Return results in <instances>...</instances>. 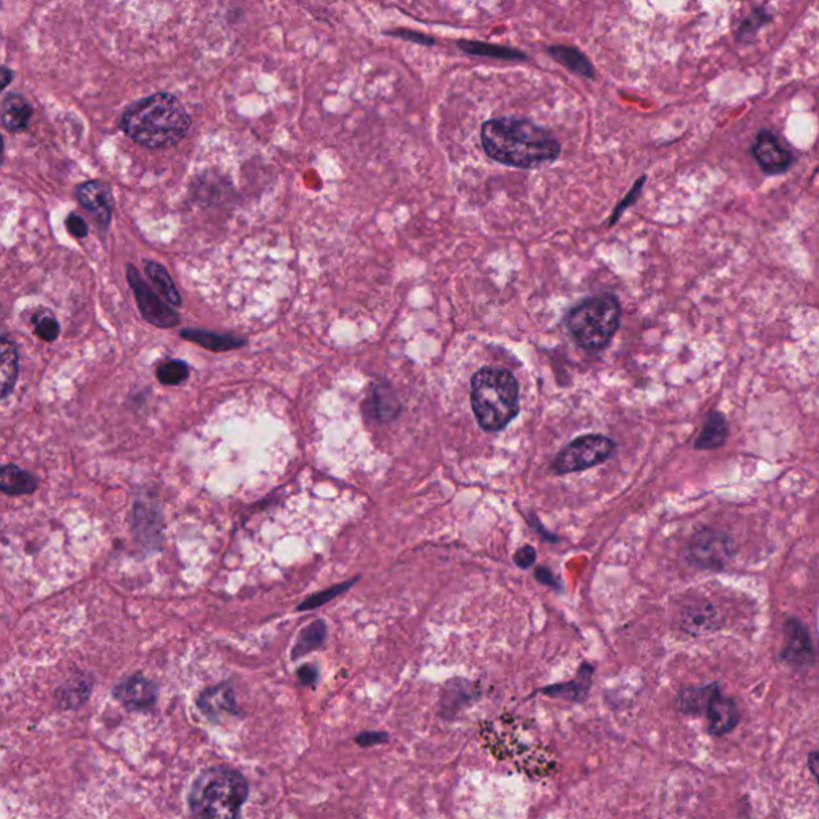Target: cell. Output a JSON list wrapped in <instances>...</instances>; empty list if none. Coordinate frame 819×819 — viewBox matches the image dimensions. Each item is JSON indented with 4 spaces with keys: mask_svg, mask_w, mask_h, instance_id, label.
Returning <instances> with one entry per match:
<instances>
[{
    "mask_svg": "<svg viewBox=\"0 0 819 819\" xmlns=\"http://www.w3.org/2000/svg\"><path fill=\"white\" fill-rule=\"evenodd\" d=\"M482 146L490 159L520 170L551 164L562 152L559 141L546 128L511 117L485 122Z\"/></svg>",
    "mask_w": 819,
    "mask_h": 819,
    "instance_id": "1",
    "label": "cell"
},
{
    "mask_svg": "<svg viewBox=\"0 0 819 819\" xmlns=\"http://www.w3.org/2000/svg\"><path fill=\"white\" fill-rule=\"evenodd\" d=\"M191 127V117L170 93H154L125 109L122 132L144 148L164 149L180 143Z\"/></svg>",
    "mask_w": 819,
    "mask_h": 819,
    "instance_id": "2",
    "label": "cell"
},
{
    "mask_svg": "<svg viewBox=\"0 0 819 819\" xmlns=\"http://www.w3.org/2000/svg\"><path fill=\"white\" fill-rule=\"evenodd\" d=\"M471 405L480 428L500 432L520 412V388L508 368L484 367L471 380Z\"/></svg>",
    "mask_w": 819,
    "mask_h": 819,
    "instance_id": "3",
    "label": "cell"
},
{
    "mask_svg": "<svg viewBox=\"0 0 819 819\" xmlns=\"http://www.w3.org/2000/svg\"><path fill=\"white\" fill-rule=\"evenodd\" d=\"M248 799L242 773L228 767L207 768L189 792V808L197 818H237Z\"/></svg>",
    "mask_w": 819,
    "mask_h": 819,
    "instance_id": "4",
    "label": "cell"
},
{
    "mask_svg": "<svg viewBox=\"0 0 819 819\" xmlns=\"http://www.w3.org/2000/svg\"><path fill=\"white\" fill-rule=\"evenodd\" d=\"M620 300L613 293H600L576 304L565 317V327L578 348L604 351L620 330Z\"/></svg>",
    "mask_w": 819,
    "mask_h": 819,
    "instance_id": "5",
    "label": "cell"
},
{
    "mask_svg": "<svg viewBox=\"0 0 819 819\" xmlns=\"http://www.w3.org/2000/svg\"><path fill=\"white\" fill-rule=\"evenodd\" d=\"M615 450L616 444L610 437L602 434H584L576 437L557 453L556 460L552 463V471L556 472L557 476H565L596 468L610 460Z\"/></svg>",
    "mask_w": 819,
    "mask_h": 819,
    "instance_id": "6",
    "label": "cell"
},
{
    "mask_svg": "<svg viewBox=\"0 0 819 819\" xmlns=\"http://www.w3.org/2000/svg\"><path fill=\"white\" fill-rule=\"evenodd\" d=\"M735 552L732 538L714 528H703L695 533L687 548L688 560L701 570H724Z\"/></svg>",
    "mask_w": 819,
    "mask_h": 819,
    "instance_id": "7",
    "label": "cell"
},
{
    "mask_svg": "<svg viewBox=\"0 0 819 819\" xmlns=\"http://www.w3.org/2000/svg\"><path fill=\"white\" fill-rule=\"evenodd\" d=\"M127 280L135 293L141 316L148 320L149 324L160 328H172L180 324L178 314L170 308V304L160 300V296L141 279L140 272L133 264L127 266Z\"/></svg>",
    "mask_w": 819,
    "mask_h": 819,
    "instance_id": "8",
    "label": "cell"
},
{
    "mask_svg": "<svg viewBox=\"0 0 819 819\" xmlns=\"http://www.w3.org/2000/svg\"><path fill=\"white\" fill-rule=\"evenodd\" d=\"M752 154L756 157L757 164L767 175H781L788 172L794 164V156L780 136L770 132V130H760L757 133L756 141L752 146Z\"/></svg>",
    "mask_w": 819,
    "mask_h": 819,
    "instance_id": "9",
    "label": "cell"
},
{
    "mask_svg": "<svg viewBox=\"0 0 819 819\" xmlns=\"http://www.w3.org/2000/svg\"><path fill=\"white\" fill-rule=\"evenodd\" d=\"M786 645L780 653V660L791 666H810L815 660L812 637L808 629L796 618H789L784 624Z\"/></svg>",
    "mask_w": 819,
    "mask_h": 819,
    "instance_id": "10",
    "label": "cell"
},
{
    "mask_svg": "<svg viewBox=\"0 0 819 819\" xmlns=\"http://www.w3.org/2000/svg\"><path fill=\"white\" fill-rule=\"evenodd\" d=\"M80 205L92 213L96 223L108 228L112 215V194L108 184L93 180L80 184L76 191Z\"/></svg>",
    "mask_w": 819,
    "mask_h": 819,
    "instance_id": "11",
    "label": "cell"
},
{
    "mask_svg": "<svg viewBox=\"0 0 819 819\" xmlns=\"http://www.w3.org/2000/svg\"><path fill=\"white\" fill-rule=\"evenodd\" d=\"M114 698L127 708L141 711V709L151 708L157 700V688L154 682L135 674L127 677L114 687Z\"/></svg>",
    "mask_w": 819,
    "mask_h": 819,
    "instance_id": "12",
    "label": "cell"
},
{
    "mask_svg": "<svg viewBox=\"0 0 819 819\" xmlns=\"http://www.w3.org/2000/svg\"><path fill=\"white\" fill-rule=\"evenodd\" d=\"M679 626L688 636H706L720 629L719 613L711 602H695L682 608Z\"/></svg>",
    "mask_w": 819,
    "mask_h": 819,
    "instance_id": "13",
    "label": "cell"
},
{
    "mask_svg": "<svg viewBox=\"0 0 819 819\" xmlns=\"http://www.w3.org/2000/svg\"><path fill=\"white\" fill-rule=\"evenodd\" d=\"M708 716V730L712 736H724L738 727L741 720L740 708L735 700L717 693L706 709Z\"/></svg>",
    "mask_w": 819,
    "mask_h": 819,
    "instance_id": "14",
    "label": "cell"
},
{
    "mask_svg": "<svg viewBox=\"0 0 819 819\" xmlns=\"http://www.w3.org/2000/svg\"><path fill=\"white\" fill-rule=\"evenodd\" d=\"M200 711L210 720H220L223 716L237 714L236 695L229 684H220L207 688L197 700Z\"/></svg>",
    "mask_w": 819,
    "mask_h": 819,
    "instance_id": "15",
    "label": "cell"
},
{
    "mask_svg": "<svg viewBox=\"0 0 819 819\" xmlns=\"http://www.w3.org/2000/svg\"><path fill=\"white\" fill-rule=\"evenodd\" d=\"M592 674H594V666L583 663L575 680L565 682V684L549 685V687L541 688L540 693L551 696V698L572 701V703H584L588 700L589 690H591Z\"/></svg>",
    "mask_w": 819,
    "mask_h": 819,
    "instance_id": "16",
    "label": "cell"
},
{
    "mask_svg": "<svg viewBox=\"0 0 819 819\" xmlns=\"http://www.w3.org/2000/svg\"><path fill=\"white\" fill-rule=\"evenodd\" d=\"M720 693L717 682L708 685H698V687H685L677 693L676 709L682 716H703L706 714L712 698Z\"/></svg>",
    "mask_w": 819,
    "mask_h": 819,
    "instance_id": "17",
    "label": "cell"
},
{
    "mask_svg": "<svg viewBox=\"0 0 819 819\" xmlns=\"http://www.w3.org/2000/svg\"><path fill=\"white\" fill-rule=\"evenodd\" d=\"M37 490L36 477L15 464H0V492L10 496L31 495Z\"/></svg>",
    "mask_w": 819,
    "mask_h": 819,
    "instance_id": "18",
    "label": "cell"
},
{
    "mask_svg": "<svg viewBox=\"0 0 819 819\" xmlns=\"http://www.w3.org/2000/svg\"><path fill=\"white\" fill-rule=\"evenodd\" d=\"M32 117L31 104L21 95H10L0 108V122L8 132H23Z\"/></svg>",
    "mask_w": 819,
    "mask_h": 819,
    "instance_id": "19",
    "label": "cell"
},
{
    "mask_svg": "<svg viewBox=\"0 0 819 819\" xmlns=\"http://www.w3.org/2000/svg\"><path fill=\"white\" fill-rule=\"evenodd\" d=\"M20 370V357L16 346L4 338H0V400L13 391Z\"/></svg>",
    "mask_w": 819,
    "mask_h": 819,
    "instance_id": "20",
    "label": "cell"
},
{
    "mask_svg": "<svg viewBox=\"0 0 819 819\" xmlns=\"http://www.w3.org/2000/svg\"><path fill=\"white\" fill-rule=\"evenodd\" d=\"M728 439V423L720 412H711L706 418L700 436L695 440L696 450H717L724 447Z\"/></svg>",
    "mask_w": 819,
    "mask_h": 819,
    "instance_id": "21",
    "label": "cell"
},
{
    "mask_svg": "<svg viewBox=\"0 0 819 819\" xmlns=\"http://www.w3.org/2000/svg\"><path fill=\"white\" fill-rule=\"evenodd\" d=\"M181 336L192 343H197L208 351L223 352L244 346L245 341L236 336L218 335L212 332H200V330H183Z\"/></svg>",
    "mask_w": 819,
    "mask_h": 819,
    "instance_id": "22",
    "label": "cell"
},
{
    "mask_svg": "<svg viewBox=\"0 0 819 819\" xmlns=\"http://www.w3.org/2000/svg\"><path fill=\"white\" fill-rule=\"evenodd\" d=\"M548 52L554 60L559 61L560 64H564L565 68L570 69V71L575 72V74H580V76L586 77V79H592L594 74H596L594 68H592L591 61H589L580 50H576V48L557 45V47L549 48Z\"/></svg>",
    "mask_w": 819,
    "mask_h": 819,
    "instance_id": "23",
    "label": "cell"
},
{
    "mask_svg": "<svg viewBox=\"0 0 819 819\" xmlns=\"http://www.w3.org/2000/svg\"><path fill=\"white\" fill-rule=\"evenodd\" d=\"M325 639H327V624L324 621L317 620L309 624L300 632V636L296 640L295 647L292 650L293 660H298L301 656L309 655L317 648L322 647Z\"/></svg>",
    "mask_w": 819,
    "mask_h": 819,
    "instance_id": "24",
    "label": "cell"
},
{
    "mask_svg": "<svg viewBox=\"0 0 819 819\" xmlns=\"http://www.w3.org/2000/svg\"><path fill=\"white\" fill-rule=\"evenodd\" d=\"M146 274H148L149 279H151L152 285L156 287L157 292L162 295V298H164L168 304L180 306V293L176 290L172 277H170L167 269H165L162 264L156 263V261H148V263H146Z\"/></svg>",
    "mask_w": 819,
    "mask_h": 819,
    "instance_id": "25",
    "label": "cell"
},
{
    "mask_svg": "<svg viewBox=\"0 0 819 819\" xmlns=\"http://www.w3.org/2000/svg\"><path fill=\"white\" fill-rule=\"evenodd\" d=\"M370 408L376 420L389 421L400 412L399 400L389 386H378L370 399Z\"/></svg>",
    "mask_w": 819,
    "mask_h": 819,
    "instance_id": "26",
    "label": "cell"
},
{
    "mask_svg": "<svg viewBox=\"0 0 819 819\" xmlns=\"http://www.w3.org/2000/svg\"><path fill=\"white\" fill-rule=\"evenodd\" d=\"M189 376V367L180 360H168L157 368V378L165 386H176L186 381Z\"/></svg>",
    "mask_w": 819,
    "mask_h": 819,
    "instance_id": "27",
    "label": "cell"
},
{
    "mask_svg": "<svg viewBox=\"0 0 819 819\" xmlns=\"http://www.w3.org/2000/svg\"><path fill=\"white\" fill-rule=\"evenodd\" d=\"M461 47L468 53H476V55L496 56V58H504V60H525V55L511 50V48L493 47V45L485 44H461Z\"/></svg>",
    "mask_w": 819,
    "mask_h": 819,
    "instance_id": "28",
    "label": "cell"
},
{
    "mask_svg": "<svg viewBox=\"0 0 819 819\" xmlns=\"http://www.w3.org/2000/svg\"><path fill=\"white\" fill-rule=\"evenodd\" d=\"M356 583V581H348V583L343 584H336L333 588L327 589V591L319 592L316 596L309 597V599L304 600V604H301L298 607V610H312V608L320 607V605L327 604L330 600L335 599L336 596H340L341 592L346 591V589L351 588L352 584Z\"/></svg>",
    "mask_w": 819,
    "mask_h": 819,
    "instance_id": "29",
    "label": "cell"
},
{
    "mask_svg": "<svg viewBox=\"0 0 819 819\" xmlns=\"http://www.w3.org/2000/svg\"><path fill=\"white\" fill-rule=\"evenodd\" d=\"M645 180H647V176H640L639 180L636 181V184L632 186L628 196L624 197L623 202H621V204L615 208L612 218H610V221H608V226H613L616 221L620 220L623 213L626 212L629 207L636 204L637 200H639L640 192H642V189H644Z\"/></svg>",
    "mask_w": 819,
    "mask_h": 819,
    "instance_id": "30",
    "label": "cell"
},
{
    "mask_svg": "<svg viewBox=\"0 0 819 819\" xmlns=\"http://www.w3.org/2000/svg\"><path fill=\"white\" fill-rule=\"evenodd\" d=\"M37 336L44 341H53L60 335V324L53 317H42L36 325Z\"/></svg>",
    "mask_w": 819,
    "mask_h": 819,
    "instance_id": "31",
    "label": "cell"
},
{
    "mask_svg": "<svg viewBox=\"0 0 819 819\" xmlns=\"http://www.w3.org/2000/svg\"><path fill=\"white\" fill-rule=\"evenodd\" d=\"M514 560V564L517 567L522 568V570H527V568L533 567V564L536 562V551L533 546H522V548L517 549L516 554L512 557Z\"/></svg>",
    "mask_w": 819,
    "mask_h": 819,
    "instance_id": "32",
    "label": "cell"
},
{
    "mask_svg": "<svg viewBox=\"0 0 819 819\" xmlns=\"http://www.w3.org/2000/svg\"><path fill=\"white\" fill-rule=\"evenodd\" d=\"M66 226H68V231L71 236L77 237V239H84V237H87V223H85L84 218H80V216L76 215V213H71V215L68 216Z\"/></svg>",
    "mask_w": 819,
    "mask_h": 819,
    "instance_id": "33",
    "label": "cell"
},
{
    "mask_svg": "<svg viewBox=\"0 0 819 819\" xmlns=\"http://www.w3.org/2000/svg\"><path fill=\"white\" fill-rule=\"evenodd\" d=\"M535 578L536 581H540L541 584L548 586V588L556 589V591L562 589V583H560L559 578H557L548 567L536 568Z\"/></svg>",
    "mask_w": 819,
    "mask_h": 819,
    "instance_id": "34",
    "label": "cell"
},
{
    "mask_svg": "<svg viewBox=\"0 0 819 819\" xmlns=\"http://www.w3.org/2000/svg\"><path fill=\"white\" fill-rule=\"evenodd\" d=\"M317 677H319V671H317L316 666H312V664H306L303 668L298 669V679H300L301 684L306 685V687L316 685Z\"/></svg>",
    "mask_w": 819,
    "mask_h": 819,
    "instance_id": "35",
    "label": "cell"
},
{
    "mask_svg": "<svg viewBox=\"0 0 819 819\" xmlns=\"http://www.w3.org/2000/svg\"><path fill=\"white\" fill-rule=\"evenodd\" d=\"M386 740H388L386 733H362L357 736V743L360 746H373V744L383 743Z\"/></svg>",
    "mask_w": 819,
    "mask_h": 819,
    "instance_id": "36",
    "label": "cell"
},
{
    "mask_svg": "<svg viewBox=\"0 0 819 819\" xmlns=\"http://www.w3.org/2000/svg\"><path fill=\"white\" fill-rule=\"evenodd\" d=\"M13 71L12 69L0 66V93L4 92L8 85L12 84Z\"/></svg>",
    "mask_w": 819,
    "mask_h": 819,
    "instance_id": "37",
    "label": "cell"
},
{
    "mask_svg": "<svg viewBox=\"0 0 819 819\" xmlns=\"http://www.w3.org/2000/svg\"><path fill=\"white\" fill-rule=\"evenodd\" d=\"M818 759L819 756L816 751H813L812 754L808 756V767L812 770V775L815 776V780L818 778Z\"/></svg>",
    "mask_w": 819,
    "mask_h": 819,
    "instance_id": "38",
    "label": "cell"
},
{
    "mask_svg": "<svg viewBox=\"0 0 819 819\" xmlns=\"http://www.w3.org/2000/svg\"><path fill=\"white\" fill-rule=\"evenodd\" d=\"M2 159H4V138L0 135V164H2Z\"/></svg>",
    "mask_w": 819,
    "mask_h": 819,
    "instance_id": "39",
    "label": "cell"
},
{
    "mask_svg": "<svg viewBox=\"0 0 819 819\" xmlns=\"http://www.w3.org/2000/svg\"><path fill=\"white\" fill-rule=\"evenodd\" d=\"M756 15H757V13H756ZM756 15H752V20H756ZM759 24H764V23H757V20H756L757 28H760ZM752 26H754V23H751V28H752ZM752 34H754V28H752L751 36H752Z\"/></svg>",
    "mask_w": 819,
    "mask_h": 819,
    "instance_id": "40",
    "label": "cell"
}]
</instances>
